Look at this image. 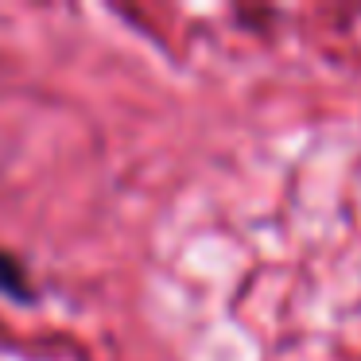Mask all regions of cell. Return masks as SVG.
<instances>
[{
  "mask_svg": "<svg viewBox=\"0 0 361 361\" xmlns=\"http://www.w3.org/2000/svg\"><path fill=\"white\" fill-rule=\"evenodd\" d=\"M0 291H8L12 299H32L24 268H20L12 257H4V252H0Z\"/></svg>",
  "mask_w": 361,
  "mask_h": 361,
  "instance_id": "obj_1",
  "label": "cell"
}]
</instances>
